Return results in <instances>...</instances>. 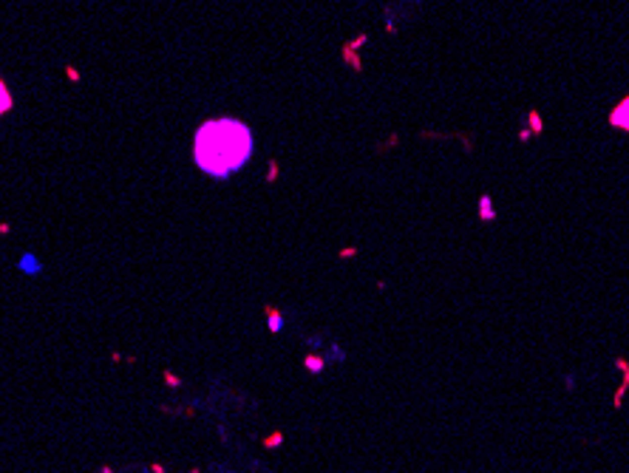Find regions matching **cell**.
I'll use <instances>...</instances> for the list:
<instances>
[{"label": "cell", "instance_id": "obj_1", "mask_svg": "<svg viewBox=\"0 0 629 473\" xmlns=\"http://www.w3.org/2000/svg\"><path fill=\"white\" fill-rule=\"evenodd\" d=\"M252 133L236 119H213L196 133V162L210 176H230L250 159Z\"/></svg>", "mask_w": 629, "mask_h": 473}, {"label": "cell", "instance_id": "obj_2", "mask_svg": "<svg viewBox=\"0 0 629 473\" xmlns=\"http://www.w3.org/2000/svg\"><path fill=\"white\" fill-rule=\"evenodd\" d=\"M609 122L615 125V128H621V130H629V97L621 102V105L615 108L612 111V116H609Z\"/></svg>", "mask_w": 629, "mask_h": 473}, {"label": "cell", "instance_id": "obj_3", "mask_svg": "<svg viewBox=\"0 0 629 473\" xmlns=\"http://www.w3.org/2000/svg\"><path fill=\"white\" fill-rule=\"evenodd\" d=\"M266 320H269V329L272 332H281V323H284V320H281V315L275 312V309H266Z\"/></svg>", "mask_w": 629, "mask_h": 473}, {"label": "cell", "instance_id": "obj_4", "mask_svg": "<svg viewBox=\"0 0 629 473\" xmlns=\"http://www.w3.org/2000/svg\"><path fill=\"white\" fill-rule=\"evenodd\" d=\"M493 218H496V213L490 210V199L482 196V221H493Z\"/></svg>", "mask_w": 629, "mask_h": 473}, {"label": "cell", "instance_id": "obj_5", "mask_svg": "<svg viewBox=\"0 0 629 473\" xmlns=\"http://www.w3.org/2000/svg\"><path fill=\"white\" fill-rule=\"evenodd\" d=\"M303 366H306L309 371H321V368H323V360L318 357V354H309V357L303 360Z\"/></svg>", "mask_w": 629, "mask_h": 473}, {"label": "cell", "instance_id": "obj_6", "mask_svg": "<svg viewBox=\"0 0 629 473\" xmlns=\"http://www.w3.org/2000/svg\"><path fill=\"white\" fill-rule=\"evenodd\" d=\"M9 105H12V97H9L6 85L0 82V114H6V111H9Z\"/></svg>", "mask_w": 629, "mask_h": 473}, {"label": "cell", "instance_id": "obj_7", "mask_svg": "<svg viewBox=\"0 0 629 473\" xmlns=\"http://www.w3.org/2000/svg\"><path fill=\"white\" fill-rule=\"evenodd\" d=\"M264 445H266V448H278V445H281V434H272V437H266Z\"/></svg>", "mask_w": 629, "mask_h": 473}]
</instances>
